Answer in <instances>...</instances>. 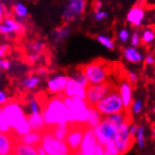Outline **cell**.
Listing matches in <instances>:
<instances>
[{"label": "cell", "instance_id": "6da1fadb", "mask_svg": "<svg viewBox=\"0 0 155 155\" xmlns=\"http://www.w3.org/2000/svg\"><path fill=\"white\" fill-rule=\"evenodd\" d=\"M1 111L16 136L31 131L27 117L20 106V103H18L15 99H8V101L2 105Z\"/></svg>", "mask_w": 155, "mask_h": 155}, {"label": "cell", "instance_id": "7a4b0ae2", "mask_svg": "<svg viewBox=\"0 0 155 155\" xmlns=\"http://www.w3.org/2000/svg\"><path fill=\"white\" fill-rule=\"evenodd\" d=\"M63 93L47 100L41 108L45 127H51L58 123H67V107L63 102Z\"/></svg>", "mask_w": 155, "mask_h": 155}, {"label": "cell", "instance_id": "3957f363", "mask_svg": "<svg viewBox=\"0 0 155 155\" xmlns=\"http://www.w3.org/2000/svg\"><path fill=\"white\" fill-rule=\"evenodd\" d=\"M111 63L102 58H97L88 64L78 67L84 72L89 84H100L107 80L111 74Z\"/></svg>", "mask_w": 155, "mask_h": 155}, {"label": "cell", "instance_id": "277c9868", "mask_svg": "<svg viewBox=\"0 0 155 155\" xmlns=\"http://www.w3.org/2000/svg\"><path fill=\"white\" fill-rule=\"evenodd\" d=\"M94 106L100 112V114L105 117L118 113L124 109L120 92L116 87L109 91Z\"/></svg>", "mask_w": 155, "mask_h": 155}, {"label": "cell", "instance_id": "5b68a950", "mask_svg": "<svg viewBox=\"0 0 155 155\" xmlns=\"http://www.w3.org/2000/svg\"><path fill=\"white\" fill-rule=\"evenodd\" d=\"M40 145L48 155H67L71 154L70 149L65 141L59 140L54 136L51 131L44 128L41 132V139Z\"/></svg>", "mask_w": 155, "mask_h": 155}, {"label": "cell", "instance_id": "8992f818", "mask_svg": "<svg viewBox=\"0 0 155 155\" xmlns=\"http://www.w3.org/2000/svg\"><path fill=\"white\" fill-rule=\"evenodd\" d=\"M104 151V146L99 143L93 133L92 128H87L85 131L83 140L80 145L77 154L80 155H103Z\"/></svg>", "mask_w": 155, "mask_h": 155}, {"label": "cell", "instance_id": "52a82bcc", "mask_svg": "<svg viewBox=\"0 0 155 155\" xmlns=\"http://www.w3.org/2000/svg\"><path fill=\"white\" fill-rule=\"evenodd\" d=\"M131 124V120H128L118 125L117 133L113 138V142L120 152V154H124L128 152L132 148L134 138L132 137L129 133V127Z\"/></svg>", "mask_w": 155, "mask_h": 155}, {"label": "cell", "instance_id": "ba28073f", "mask_svg": "<svg viewBox=\"0 0 155 155\" xmlns=\"http://www.w3.org/2000/svg\"><path fill=\"white\" fill-rule=\"evenodd\" d=\"M117 125L115 124L108 117L102 118L101 122L93 129V133L99 143L104 146L107 142L113 140L117 130Z\"/></svg>", "mask_w": 155, "mask_h": 155}, {"label": "cell", "instance_id": "9c48e42d", "mask_svg": "<svg viewBox=\"0 0 155 155\" xmlns=\"http://www.w3.org/2000/svg\"><path fill=\"white\" fill-rule=\"evenodd\" d=\"M69 124V132L66 136L65 142L70 149L71 154H77L82 140H83L85 131L88 126L87 124H81L77 122Z\"/></svg>", "mask_w": 155, "mask_h": 155}, {"label": "cell", "instance_id": "30bf717a", "mask_svg": "<svg viewBox=\"0 0 155 155\" xmlns=\"http://www.w3.org/2000/svg\"><path fill=\"white\" fill-rule=\"evenodd\" d=\"M114 87L115 85L108 80L100 84H89L87 87V103L90 105H95Z\"/></svg>", "mask_w": 155, "mask_h": 155}, {"label": "cell", "instance_id": "8fae6325", "mask_svg": "<svg viewBox=\"0 0 155 155\" xmlns=\"http://www.w3.org/2000/svg\"><path fill=\"white\" fill-rule=\"evenodd\" d=\"M65 96L74 97L77 96L79 98L85 99L87 96V87L82 85L80 82H78L75 78H69L66 87L63 91Z\"/></svg>", "mask_w": 155, "mask_h": 155}, {"label": "cell", "instance_id": "7c38bea8", "mask_svg": "<svg viewBox=\"0 0 155 155\" xmlns=\"http://www.w3.org/2000/svg\"><path fill=\"white\" fill-rule=\"evenodd\" d=\"M86 2L87 0H71L70 5L63 14V19L65 23L72 21L76 15L83 13L86 8Z\"/></svg>", "mask_w": 155, "mask_h": 155}, {"label": "cell", "instance_id": "4fadbf2b", "mask_svg": "<svg viewBox=\"0 0 155 155\" xmlns=\"http://www.w3.org/2000/svg\"><path fill=\"white\" fill-rule=\"evenodd\" d=\"M17 136L13 133L0 132V155L12 154Z\"/></svg>", "mask_w": 155, "mask_h": 155}, {"label": "cell", "instance_id": "5bb4252c", "mask_svg": "<svg viewBox=\"0 0 155 155\" xmlns=\"http://www.w3.org/2000/svg\"><path fill=\"white\" fill-rule=\"evenodd\" d=\"M121 101L123 104L124 109H129L133 104V98H132V85L128 82V80H123L120 88H118Z\"/></svg>", "mask_w": 155, "mask_h": 155}, {"label": "cell", "instance_id": "9a60e30c", "mask_svg": "<svg viewBox=\"0 0 155 155\" xmlns=\"http://www.w3.org/2000/svg\"><path fill=\"white\" fill-rule=\"evenodd\" d=\"M68 76H58L48 82V90L51 93H61L64 91L68 83Z\"/></svg>", "mask_w": 155, "mask_h": 155}, {"label": "cell", "instance_id": "2e32d148", "mask_svg": "<svg viewBox=\"0 0 155 155\" xmlns=\"http://www.w3.org/2000/svg\"><path fill=\"white\" fill-rule=\"evenodd\" d=\"M145 17L144 10L141 7H134L127 14V21L133 26H139Z\"/></svg>", "mask_w": 155, "mask_h": 155}, {"label": "cell", "instance_id": "e0dca14e", "mask_svg": "<svg viewBox=\"0 0 155 155\" xmlns=\"http://www.w3.org/2000/svg\"><path fill=\"white\" fill-rule=\"evenodd\" d=\"M12 154L15 155H37V150H36L35 146L27 145L21 142L17 137V140L14 144V147L12 150Z\"/></svg>", "mask_w": 155, "mask_h": 155}, {"label": "cell", "instance_id": "ac0fdd59", "mask_svg": "<svg viewBox=\"0 0 155 155\" xmlns=\"http://www.w3.org/2000/svg\"><path fill=\"white\" fill-rule=\"evenodd\" d=\"M27 121H28L31 131L36 132H42L45 128V123L43 121V118L41 113H31L29 116H26Z\"/></svg>", "mask_w": 155, "mask_h": 155}, {"label": "cell", "instance_id": "d6986e66", "mask_svg": "<svg viewBox=\"0 0 155 155\" xmlns=\"http://www.w3.org/2000/svg\"><path fill=\"white\" fill-rule=\"evenodd\" d=\"M69 127H70V124L69 122H67V123H58L51 127H45V128L49 129L56 138L62 140V141H65L66 136L69 132Z\"/></svg>", "mask_w": 155, "mask_h": 155}, {"label": "cell", "instance_id": "ffe728a7", "mask_svg": "<svg viewBox=\"0 0 155 155\" xmlns=\"http://www.w3.org/2000/svg\"><path fill=\"white\" fill-rule=\"evenodd\" d=\"M18 139L21 142L31 145V146H37L40 144L41 139V132H36V131H30L25 134L17 136Z\"/></svg>", "mask_w": 155, "mask_h": 155}, {"label": "cell", "instance_id": "44dd1931", "mask_svg": "<svg viewBox=\"0 0 155 155\" xmlns=\"http://www.w3.org/2000/svg\"><path fill=\"white\" fill-rule=\"evenodd\" d=\"M102 115L100 114V112L95 108L94 105H90L88 106V117H87V125L89 128H94L95 126H97L102 120Z\"/></svg>", "mask_w": 155, "mask_h": 155}, {"label": "cell", "instance_id": "7402d4cb", "mask_svg": "<svg viewBox=\"0 0 155 155\" xmlns=\"http://www.w3.org/2000/svg\"><path fill=\"white\" fill-rule=\"evenodd\" d=\"M124 58L131 63H140L143 60L142 54L134 47H128L124 50Z\"/></svg>", "mask_w": 155, "mask_h": 155}, {"label": "cell", "instance_id": "603a6c76", "mask_svg": "<svg viewBox=\"0 0 155 155\" xmlns=\"http://www.w3.org/2000/svg\"><path fill=\"white\" fill-rule=\"evenodd\" d=\"M155 39V31L151 28H147L145 29L141 35L140 40L143 43L145 44H149L152 42Z\"/></svg>", "mask_w": 155, "mask_h": 155}, {"label": "cell", "instance_id": "cb8c5ba5", "mask_svg": "<svg viewBox=\"0 0 155 155\" xmlns=\"http://www.w3.org/2000/svg\"><path fill=\"white\" fill-rule=\"evenodd\" d=\"M104 155H117V154H120V152H118L113 140L107 142L104 146Z\"/></svg>", "mask_w": 155, "mask_h": 155}, {"label": "cell", "instance_id": "d4e9b609", "mask_svg": "<svg viewBox=\"0 0 155 155\" xmlns=\"http://www.w3.org/2000/svg\"><path fill=\"white\" fill-rule=\"evenodd\" d=\"M135 138H136V142L138 144V147L140 149H144L145 148V129L143 126L138 127L137 133L135 134Z\"/></svg>", "mask_w": 155, "mask_h": 155}, {"label": "cell", "instance_id": "484cf974", "mask_svg": "<svg viewBox=\"0 0 155 155\" xmlns=\"http://www.w3.org/2000/svg\"><path fill=\"white\" fill-rule=\"evenodd\" d=\"M97 40L100 43H102L104 46H105L108 49H114V41L106 37V36H103V35H99L97 37Z\"/></svg>", "mask_w": 155, "mask_h": 155}, {"label": "cell", "instance_id": "4316f807", "mask_svg": "<svg viewBox=\"0 0 155 155\" xmlns=\"http://www.w3.org/2000/svg\"><path fill=\"white\" fill-rule=\"evenodd\" d=\"M39 82H40L39 78L31 76V77L26 78V79L23 82V85H24V87H25L26 89H32V88H34V87H36L38 86Z\"/></svg>", "mask_w": 155, "mask_h": 155}, {"label": "cell", "instance_id": "83f0119b", "mask_svg": "<svg viewBox=\"0 0 155 155\" xmlns=\"http://www.w3.org/2000/svg\"><path fill=\"white\" fill-rule=\"evenodd\" d=\"M0 132H2V133H12L10 125H8L5 117L2 114V111H0Z\"/></svg>", "mask_w": 155, "mask_h": 155}, {"label": "cell", "instance_id": "f1b7e54d", "mask_svg": "<svg viewBox=\"0 0 155 155\" xmlns=\"http://www.w3.org/2000/svg\"><path fill=\"white\" fill-rule=\"evenodd\" d=\"M13 11H14L15 14L18 15L19 17H25L27 14V11H26L25 7L21 3L15 5V7L13 8Z\"/></svg>", "mask_w": 155, "mask_h": 155}, {"label": "cell", "instance_id": "f546056e", "mask_svg": "<svg viewBox=\"0 0 155 155\" xmlns=\"http://www.w3.org/2000/svg\"><path fill=\"white\" fill-rule=\"evenodd\" d=\"M30 48L33 50L34 53H37V54H41L44 50H45V45L37 41H33L30 43Z\"/></svg>", "mask_w": 155, "mask_h": 155}, {"label": "cell", "instance_id": "4dcf8cb0", "mask_svg": "<svg viewBox=\"0 0 155 155\" xmlns=\"http://www.w3.org/2000/svg\"><path fill=\"white\" fill-rule=\"evenodd\" d=\"M132 112L134 114H139L142 111V108H143V103L140 100H136V101L132 104Z\"/></svg>", "mask_w": 155, "mask_h": 155}, {"label": "cell", "instance_id": "1f68e13d", "mask_svg": "<svg viewBox=\"0 0 155 155\" xmlns=\"http://www.w3.org/2000/svg\"><path fill=\"white\" fill-rule=\"evenodd\" d=\"M127 78H128V82L131 85L136 84V82H137V80H138V77H137V75H136V74H134V72H132V71L128 72Z\"/></svg>", "mask_w": 155, "mask_h": 155}, {"label": "cell", "instance_id": "d6a6232c", "mask_svg": "<svg viewBox=\"0 0 155 155\" xmlns=\"http://www.w3.org/2000/svg\"><path fill=\"white\" fill-rule=\"evenodd\" d=\"M140 41H141V40H140V36L138 35V33H134L133 35H132V39H131V42H132V44H133V46H137V45L140 43Z\"/></svg>", "mask_w": 155, "mask_h": 155}, {"label": "cell", "instance_id": "836d02e7", "mask_svg": "<svg viewBox=\"0 0 155 155\" xmlns=\"http://www.w3.org/2000/svg\"><path fill=\"white\" fill-rule=\"evenodd\" d=\"M118 37H120V40L122 42L127 41V40H128V38H129V32H128V30H126V29L120 30V34H118Z\"/></svg>", "mask_w": 155, "mask_h": 155}, {"label": "cell", "instance_id": "e575fe53", "mask_svg": "<svg viewBox=\"0 0 155 155\" xmlns=\"http://www.w3.org/2000/svg\"><path fill=\"white\" fill-rule=\"evenodd\" d=\"M0 32L3 34H10L12 32H13V30L11 28L10 26L7 25L6 24H0Z\"/></svg>", "mask_w": 155, "mask_h": 155}, {"label": "cell", "instance_id": "d590c367", "mask_svg": "<svg viewBox=\"0 0 155 155\" xmlns=\"http://www.w3.org/2000/svg\"><path fill=\"white\" fill-rule=\"evenodd\" d=\"M69 30L68 29H59L58 30V35H57V40L61 41L62 39H64L66 36L68 35Z\"/></svg>", "mask_w": 155, "mask_h": 155}, {"label": "cell", "instance_id": "8d00e7d4", "mask_svg": "<svg viewBox=\"0 0 155 155\" xmlns=\"http://www.w3.org/2000/svg\"><path fill=\"white\" fill-rule=\"evenodd\" d=\"M137 129H138V126H136L135 124H130L129 133H130L132 137L135 138V134H136V133H137Z\"/></svg>", "mask_w": 155, "mask_h": 155}, {"label": "cell", "instance_id": "74e56055", "mask_svg": "<svg viewBox=\"0 0 155 155\" xmlns=\"http://www.w3.org/2000/svg\"><path fill=\"white\" fill-rule=\"evenodd\" d=\"M145 62L147 65H153L155 64V58L153 57V54H148L145 58Z\"/></svg>", "mask_w": 155, "mask_h": 155}, {"label": "cell", "instance_id": "f35d334b", "mask_svg": "<svg viewBox=\"0 0 155 155\" xmlns=\"http://www.w3.org/2000/svg\"><path fill=\"white\" fill-rule=\"evenodd\" d=\"M107 17V13L104 12H97L96 14H95V18L97 21H102L103 19H104V18Z\"/></svg>", "mask_w": 155, "mask_h": 155}, {"label": "cell", "instance_id": "ab89813d", "mask_svg": "<svg viewBox=\"0 0 155 155\" xmlns=\"http://www.w3.org/2000/svg\"><path fill=\"white\" fill-rule=\"evenodd\" d=\"M92 6H93V8H94L95 12H97L100 11V8H101L102 3H101V1H100V0H95V1L93 2V4H92Z\"/></svg>", "mask_w": 155, "mask_h": 155}, {"label": "cell", "instance_id": "60d3db41", "mask_svg": "<svg viewBox=\"0 0 155 155\" xmlns=\"http://www.w3.org/2000/svg\"><path fill=\"white\" fill-rule=\"evenodd\" d=\"M35 148H36V150H37V154L38 155H45V154H46V153H45V151H44V150L42 149V147L40 144L37 145V146H35Z\"/></svg>", "mask_w": 155, "mask_h": 155}, {"label": "cell", "instance_id": "b9f144b4", "mask_svg": "<svg viewBox=\"0 0 155 155\" xmlns=\"http://www.w3.org/2000/svg\"><path fill=\"white\" fill-rule=\"evenodd\" d=\"M7 101H8V98L5 95V93H3V92L0 91V105H3Z\"/></svg>", "mask_w": 155, "mask_h": 155}, {"label": "cell", "instance_id": "7bdbcfd3", "mask_svg": "<svg viewBox=\"0 0 155 155\" xmlns=\"http://www.w3.org/2000/svg\"><path fill=\"white\" fill-rule=\"evenodd\" d=\"M37 74H38L39 75H43V74H48V70H47L46 68H43V67H41V68H39V69L37 70Z\"/></svg>", "mask_w": 155, "mask_h": 155}, {"label": "cell", "instance_id": "ee69618b", "mask_svg": "<svg viewBox=\"0 0 155 155\" xmlns=\"http://www.w3.org/2000/svg\"><path fill=\"white\" fill-rule=\"evenodd\" d=\"M2 49V51L5 53V54H10L11 53V47L8 46V45H3V46L0 47Z\"/></svg>", "mask_w": 155, "mask_h": 155}, {"label": "cell", "instance_id": "f6af8a7d", "mask_svg": "<svg viewBox=\"0 0 155 155\" xmlns=\"http://www.w3.org/2000/svg\"><path fill=\"white\" fill-rule=\"evenodd\" d=\"M1 66L4 68V69H8L10 68V61L7 60V59H4L1 63Z\"/></svg>", "mask_w": 155, "mask_h": 155}, {"label": "cell", "instance_id": "bcb514c9", "mask_svg": "<svg viewBox=\"0 0 155 155\" xmlns=\"http://www.w3.org/2000/svg\"><path fill=\"white\" fill-rule=\"evenodd\" d=\"M3 17H4V12H3V8L0 4V22L3 20Z\"/></svg>", "mask_w": 155, "mask_h": 155}, {"label": "cell", "instance_id": "7dc6e473", "mask_svg": "<svg viewBox=\"0 0 155 155\" xmlns=\"http://www.w3.org/2000/svg\"><path fill=\"white\" fill-rule=\"evenodd\" d=\"M5 54H6L2 51L1 48H0V57H3V56H5Z\"/></svg>", "mask_w": 155, "mask_h": 155}, {"label": "cell", "instance_id": "c3c4849f", "mask_svg": "<svg viewBox=\"0 0 155 155\" xmlns=\"http://www.w3.org/2000/svg\"><path fill=\"white\" fill-rule=\"evenodd\" d=\"M152 138H155V128H153L152 130Z\"/></svg>", "mask_w": 155, "mask_h": 155}, {"label": "cell", "instance_id": "681fc988", "mask_svg": "<svg viewBox=\"0 0 155 155\" xmlns=\"http://www.w3.org/2000/svg\"><path fill=\"white\" fill-rule=\"evenodd\" d=\"M1 63H2V60H1V59H0V66H1Z\"/></svg>", "mask_w": 155, "mask_h": 155}, {"label": "cell", "instance_id": "f907efd6", "mask_svg": "<svg viewBox=\"0 0 155 155\" xmlns=\"http://www.w3.org/2000/svg\"><path fill=\"white\" fill-rule=\"evenodd\" d=\"M153 111H154V113H155V107H154V109H153Z\"/></svg>", "mask_w": 155, "mask_h": 155}]
</instances>
